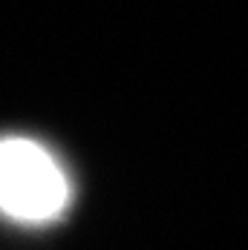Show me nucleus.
<instances>
[{
    "instance_id": "f257e3e1",
    "label": "nucleus",
    "mask_w": 248,
    "mask_h": 250,
    "mask_svg": "<svg viewBox=\"0 0 248 250\" xmlns=\"http://www.w3.org/2000/svg\"><path fill=\"white\" fill-rule=\"evenodd\" d=\"M67 204V181L55 158L26 138L0 141V210L24 219L44 222Z\"/></svg>"
}]
</instances>
